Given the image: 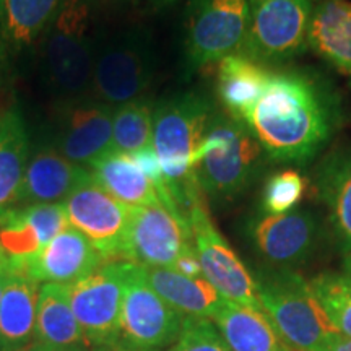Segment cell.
<instances>
[{
    "label": "cell",
    "instance_id": "cell-21",
    "mask_svg": "<svg viewBox=\"0 0 351 351\" xmlns=\"http://www.w3.org/2000/svg\"><path fill=\"white\" fill-rule=\"evenodd\" d=\"M306 43L328 64L351 75L350 0H319L311 13Z\"/></svg>",
    "mask_w": 351,
    "mask_h": 351
},
{
    "label": "cell",
    "instance_id": "cell-43",
    "mask_svg": "<svg viewBox=\"0 0 351 351\" xmlns=\"http://www.w3.org/2000/svg\"><path fill=\"white\" fill-rule=\"evenodd\" d=\"M317 2H319V0H317Z\"/></svg>",
    "mask_w": 351,
    "mask_h": 351
},
{
    "label": "cell",
    "instance_id": "cell-35",
    "mask_svg": "<svg viewBox=\"0 0 351 351\" xmlns=\"http://www.w3.org/2000/svg\"><path fill=\"white\" fill-rule=\"evenodd\" d=\"M12 267V258L8 256L3 245L0 244V271H5Z\"/></svg>",
    "mask_w": 351,
    "mask_h": 351
},
{
    "label": "cell",
    "instance_id": "cell-15",
    "mask_svg": "<svg viewBox=\"0 0 351 351\" xmlns=\"http://www.w3.org/2000/svg\"><path fill=\"white\" fill-rule=\"evenodd\" d=\"M104 258L82 232L67 226L33 257L12 262L38 285H72L98 269Z\"/></svg>",
    "mask_w": 351,
    "mask_h": 351
},
{
    "label": "cell",
    "instance_id": "cell-17",
    "mask_svg": "<svg viewBox=\"0 0 351 351\" xmlns=\"http://www.w3.org/2000/svg\"><path fill=\"white\" fill-rule=\"evenodd\" d=\"M69 226L64 204L26 205L0 218V244L12 262L33 257Z\"/></svg>",
    "mask_w": 351,
    "mask_h": 351
},
{
    "label": "cell",
    "instance_id": "cell-24",
    "mask_svg": "<svg viewBox=\"0 0 351 351\" xmlns=\"http://www.w3.org/2000/svg\"><path fill=\"white\" fill-rule=\"evenodd\" d=\"M212 322L231 351H289L263 311L225 300Z\"/></svg>",
    "mask_w": 351,
    "mask_h": 351
},
{
    "label": "cell",
    "instance_id": "cell-42",
    "mask_svg": "<svg viewBox=\"0 0 351 351\" xmlns=\"http://www.w3.org/2000/svg\"><path fill=\"white\" fill-rule=\"evenodd\" d=\"M104 2H122V0H104Z\"/></svg>",
    "mask_w": 351,
    "mask_h": 351
},
{
    "label": "cell",
    "instance_id": "cell-5",
    "mask_svg": "<svg viewBox=\"0 0 351 351\" xmlns=\"http://www.w3.org/2000/svg\"><path fill=\"white\" fill-rule=\"evenodd\" d=\"M261 155V143L243 121L215 112L194 163L200 191L218 200L232 199L252 179Z\"/></svg>",
    "mask_w": 351,
    "mask_h": 351
},
{
    "label": "cell",
    "instance_id": "cell-40",
    "mask_svg": "<svg viewBox=\"0 0 351 351\" xmlns=\"http://www.w3.org/2000/svg\"><path fill=\"white\" fill-rule=\"evenodd\" d=\"M114 348H116V351H140V350H130V348H124V346H119V345H114Z\"/></svg>",
    "mask_w": 351,
    "mask_h": 351
},
{
    "label": "cell",
    "instance_id": "cell-20",
    "mask_svg": "<svg viewBox=\"0 0 351 351\" xmlns=\"http://www.w3.org/2000/svg\"><path fill=\"white\" fill-rule=\"evenodd\" d=\"M39 285L12 265L0 300V351H23L33 345Z\"/></svg>",
    "mask_w": 351,
    "mask_h": 351
},
{
    "label": "cell",
    "instance_id": "cell-13",
    "mask_svg": "<svg viewBox=\"0 0 351 351\" xmlns=\"http://www.w3.org/2000/svg\"><path fill=\"white\" fill-rule=\"evenodd\" d=\"M69 225L82 232L104 262L122 261L130 207L91 179L64 202Z\"/></svg>",
    "mask_w": 351,
    "mask_h": 351
},
{
    "label": "cell",
    "instance_id": "cell-19",
    "mask_svg": "<svg viewBox=\"0 0 351 351\" xmlns=\"http://www.w3.org/2000/svg\"><path fill=\"white\" fill-rule=\"evenodd\" d=\"M33 343L43 351H90L93 348L70 306L67 285L46 283L39 287Z\"/></svg>",
    "mask_w": 351,
    "mask_h": 351
},
{
    "label": "cell",
    "instance_id": "cell-3",
    "mask_svg": "<svg viewBox=\"0 0 351 351\" xmlns=\"http://www.w3.org/2000/svg\"><path fill=\"white\" fill-rule=\"evenodd\" d=\"M213 116L210 101L195 93L176 95L153 108L152 147L160 160L166 186L182 213L189 195L199 186L195 156Z\"/></svg>",
    "mask_w": 351,
    "mask_h": 351
},
{
    "label": "cell",
    "instance_id": "cell-32",
    "mask_svg": "<svg viewBox=\"0 0 351 351\" xmlns=\"http://www.w3.org/2000/svg\"><path fill=\"white\" fill-rule=\"evenodd\" d=\"M165 351H231L210 319L186 317L182 330Z\"/></svg>",
    "mask_w": 351,
    "mask_h": 351
},
{
    "label": "cell",
    "instance_id": "cell-14",
    "mask_svg": "<svg viewBox=\"0 0 351 351\" xmlns=\"http://www.w3.org/2000/svg\"><path fill=\"white\" fill-rule=\"evenodd\" d=\"M52 147L78 166L90 169L112 150V108L93 99L62 103L54 122Z\"/></svg>",
    "mask_w": 351,
    "mask_h": 351
},
{
    "label": "cell",
    "instance_id": "cell-4",
    "mask_svg": "<svg viewBox=\"0 0 351 351\" xmlns=\"http://www.w3.org/2000/svg\"><path fill=\"white\" fill-rule=\"evenodd\" d=\"M256 283L263 313L291 348L326 351L340 333L324 313L311 283L295 271H267Z\"/></svg>",
    "mask_w": 351,
    "mask_h": 351
},
{
    "label": "cell",
    "instance_id": "cell-1",
    "mask_svg": "<svg viewBox=\"0 0 351 351\" xmlns=\"http://www.w3.org/2000/svg\"><path fill=\"white\" fill-rule=\"evenodd\" d=\"M241 121L267 155L291 163L311 160L332 130L327 98L309 77L298 72L271 73L262 96Z\"/></svg>",
    "mask_w": 351,
    "mask_h": 351
},
{
    "label": "cell",
    "instance_id": "cell-10",
    "mask_svg": "<svg viewBox=\"0 0 351 351\" xmlns=\"http://www.w3.org/2000/svg\"><path fill=\"white\" fill-rule=\"evenodd\" d=\"M132 262L109 261L67 285L69 300L91 345H114L119 337L122 302Z\"/></svg>",
    "mask_w": 351,
    "mask_h": 351
},
{
    "label": "cell",
    "instance_id": "cell-27",
    "mask_svg": "<svg viewBox=\"0 0 351 351\" xmlns=\"http://www.w3.org/2000/svg\"><path fill=\"white\" fill-rule=\"evenodd\" d=\"M62 0H0V41L12 52L41 38Z\"/></svg>",
    "mask_w": 351,
    "mask_h": 351
},
{
    "label": "cell",
    "instance_id": "cell-26",
    "mask_svg": "<svg viewBox=\"0 0 351 351\" xmlns=\"http://www.w3.org/2000/svg\"><path fill=\"white\" fill-rule=\"evenodd\" d=\"M271 73L244 54H232L218 62V96L232 117L244 116L261 98Z\"/></svg>",
    "mask_w": 351,
    "mask_h": 351
},
{
    "label": "cell",
    "instance_id": "cell-2",
    "mask_svg": "<svg viewBox=\"0 0 351 351\" xmlns=\"http://www.w3.org/2000/svg\"><path fill=\"white\" fill-rule=\"evenodd\" d=\"M39 41V70L51 93L62 103L86 99L98 38L95 0H62Z\"/></svg>",
    "mask_w": 351,
    "mask_h": 351
},
{
    "label": "cell",
    "instance_id": "cell-38",
    "mask_svg": "<svg viewBox=\"0 0 351 351\" xmlns=\"http://www.w3.org/2000/svg\"><path fill=\"white\" fill-rule=\"evenodd\" d=\"M345 267H346V275L351 276V252L346 254V261H345Z\"/></svg>",
    "mask_w": 351,
    "mask_h": 351
},
{
    "label": "cell",
    "instance_id": "cell-23",
    "mask_svg": "<svg viewBox=\"0 0 351 351\" xmlns=\"http://www.w3.org/2000/svg\"><path fill=\"white\" fill-rule=\"evenodd\" d=\"M145 280L173 309L186 317H215L225 302L204 276L191 278L165 267H142Z\"/></svg>",
    "mask_w": 351,
    "mask_h": 351
},
{
    "label": "cell",
    "instance_id": "cell-9",
    "mask_svg": "<svg viewBox=\"0 0 351 351\" xmlns=\"http://www.w3.org/2000/svg\"><path fill=\"white\" fill-rule=\"evenodd\" d=\"M155 73L150 46L137 34H122L99 43L96 51L90 96L116 108L142 98Z\"/></svg>",
    "mask_w": 351,
    "mask_h": 351
},
{
    "label": "cell",
    "instance_id": "cell-6",
    "mask_svg": "<svg viewBox=\"0 0 351 351\" xmlns=\"http://www.w3.org/2000/svg\"><path fill=\"white\" fill-rule=\"evenodd\" d=\"M252 0H191L186 56L191 69L238 54L247 36Z\"/></svg>",
    "mask_w": 351,
    "mask_h": 351
},
{
    "label": "cell",
    "instance_id": "cell-12",
    "mask_svg": "<svg viewBox=\"0 0 351 351\" xmlns=\"http://www.w3.org/2000/svg\"><path fill=\"white\" fill-rule=\"evenodd\" d=\"M191 247H194V239L182 213L163 204L130 207L122 261L171 269L179 256Z\"/></svg>",
    "mask_w": 351,
    "mask_h": 351
},
{
    "label": "cell",
    "instance_id": "cell-36",
    "mask_svg": "<svg viewBox=\"0 0 351 351\" xmlns=\"http://www.w3.org/2000/svg\"><path fill=\"white\" fill-rule=\"evenodd\" d=\"M12 269V267H10ZM10 269L5 270V271H0V300H2V295H3V289L7 287V280H8V274H10Z\"/></svg>",
    "mask_w": 351,
    "mask_h": 351
},
{
    "label": "cell",
    "instance_id": "cell-34",
    "mask_svg": "<svg viewBox=\"0 0 351 351\" xmlns=\"http://www.w3.org/2000/svg\"><path fill=\"white\" fill-rule=\"evenodd\" d=\"M326 351H351V337L337 333L330 343H328Z\"/></svg>",
    "mask_w": 351,
    "mask_h": 351
},
{
    "label": "cell",
    "instance_id": "cell-33",
    "mask_svg": "<svg viewBox=\"0 0 351 351\" xmlns=\"http://www.w3.org/2000/svg\"><path fill=\"white\" fill-rule=\"evenodd\" d=\"M171 269L176 270L178 274H181V275L191 276V278H199V276H204L202 275L200 262H199V257H197L195 247H191V249H187V251H184L181 256H179L178 261L174 262V265L171 267Z\"/></svg>",
    "mask_w": 351,
    "mask_h": 351
},
{
    "label": "cell",
    "instance_id": "cell-16",
    "mask_svg": "<svg viewBox=\"0 0 351 351\" xmlns=\"http://www.w3.org/2000/svg\"><path fill=\"white\" fill-rule=\"evenodd\" d=\"M91 179L93 176L90 169L72 163L52 145L39 147L26 165L20 207L64 204L78 187Z\"/></svg>",
    "mask_w": 351,
    "mask_h": 351
},
{
    "label": "cell",
    "instance_id": "cell-41",
    "mask_svg": "<svg viewBox=\"0 0 351 351\" xmlns=\"http://www.w3.org/2000/svg\"><path fill=\"white\" fill-rule=\"evenodd\" d=\"M152 2H156V3H169V2H174V0H152Z\"/></svg>",
    "mask_w": 351,
    "mask_h": 351
},
{
    "label": "cell",
    "instance_id": "cell-22",
    "mask_svg": "<svg viewBox=\"0 0 351 351\" xmlns=\"http://www.w3.org/2000/svg\"><path fill=\"white\" fill-rule=\"evenodd\" d=\"M29 156L32 145L21 112L16 108L0 109V218L20 207Z\"/></svg>",
    "mask_w": 351,
    "mask_h": 351
},
{
    "label": "cell",
    "instance_id": "cell-18",
    "mask_svg": "<svg viewBox=\"0 0 351 351\" xmlns=\"http://www.w3.org/2000/svg\"><path fill=\"white\" fill-rule=\"evenodd\" d=\"M257 251L275 265H295L304 261L317 239V221L309 212L265 215L252 226Z\"/></svg>",
    "mask_w": 351,
    "mask_h": 351
},
{
    "label": "cell",
    "instance_id": "cell-7",
    "mask_svg": "<svg viewBox=\"0 0 351 351\" xmlns=\"http://www.w3.org/2000/svg\"><path fill=\"white\" fill-rule=\"evenodd\" d=\"M186 217L204 278L225 300L251 309L263 311L258 300L256 280L213 225L202 199V192L191 199Z\"/></svg>",
    "mask_w": 351,
    "mask_h": 351
},
{
    "label": "cell",
    "instance_id": "cell-8",
    "mask_svg": "<svg viewBox=\"0 0 351 351\" xmlns=\"http://www.w3.org/2000/svg\"><path fill=\"white\" fill-rule=\"evenodd\" d=\"M186 315L173 309L145 280L143 269L132 262L122 302L119 337L114 345L140 351H165L182 330Z\"/></svg>",
    "mask_w": 351,
    "mask_h": 351
},
{
    "label": "cell",
    "instance_id": "cell-37",
    "mask_svg": "<svg viewBox=\"0 0 351 351\" xmlns=\"http://www.w3.org/2000/svg\"><path fill=\"white\" fill-rule=\"evenodd\" d=\"M90 351H116L114 345H96Z\"/></svg>",
    "mask_w": 351,
    "mask_h": 351
},
{
    "label": "cell",
    "instance_id": "cell-31",
    "mask_svg": "<svg viewBox=\"0 0 351 351\" xmlns=\"http://www.w3.org/2000/svg\"><path fill=\"white\" fill-rule=\"evenodd\" d=\"M306 187V179L295 169L274 174L263 191V210L267 215L293 212L304 197Z\"/></svg>",
    "mask_w": 351,
    "mask_h": 351
},
{
    "label": "cell",
    "instance_id": "cell-28",
    "mask_svg": "<svg viewBox=\"0 0 351 351\" xmlns=\"http://www.w3.org/2000/svg\"><path fill=\"white\" fill-rule=\"evenodd\" d=\"M322 194L332 212V223L345 252H351V150L327 166Z\"/></svg>",
    "mask_w": 351,
    "mask_h": 351
},
{
    "label": "cell",
    "instance_id": "cell-39",
    "mask_svg": "<svg viewBox=\"0 0 351 351\" xmlns=\"http://www.w3.org/2000/svg\"><path fill=\"white\" fill-rule=\"evenodd\" d=\"M23 351H43L41 348H39V346L36 345V343H33V345H29L28 348H25Z\"/></svg>",
    "mask_w": 351,
    "mask_h": 351
},
{
    "label": "cell",
    "instance_id": "cell-30",
    "mask_svg": "<svg viewBox=\"0 0 351 351\" xmlns=\"http://www.w3.org/2000/svg\"><path fill=\"white\" fill-rule=\"evenodd\" d=\"M311 288L332 326L351 337V276L322 274L311 282Z\"/></svg>",
    "mask_w": 351,
    "mask_h": 351
},
{
    "label": "cell",
    "instance_id": "cell-29",
    "mask_svg": "<svg viewBox=\"0 0 351 351\" xmlns=\"http://www.w3.org/2000/svg\"><path fill=\"white\" fill-rule=\"evenodd\" d=\"M153 108L143 98L112 108V150L134 155L152 147Z\"/></svg>",
    "mask_w": 351,
    "mask_h": 351
},
{
    "label": "cell",
    "instance_id": "cell-25",
    "mask_svg": "<svg viewBox=\"0 0 351 351\" xmlns=\"http://www.w3.org/2000/svg\"><path fill=\"white\" fill-rule=\"evenodd\" d=\"M90 169L95 182L127 207L163 204L155 184L147 178L130 155L111 152L95 161Z\"/></svg>",
    "mask_w": 351,
    "mask_h": 351
},
{
    "label": "cell",
    "instance_id": "cell-11",
    "mask_svg": "<svg viewBox=\"0 0 351 351\" xmlns=\"http://www.w3.org/2000/svg\"><path fill=\"white\" fill-rule=\"evenodd\" d=\"M313 0H252L245 43L241 49L256 62H282L307 46Z\"/></svg>",
    "mask_w": 351,
    "mask_h": 351
}]
</instances>
